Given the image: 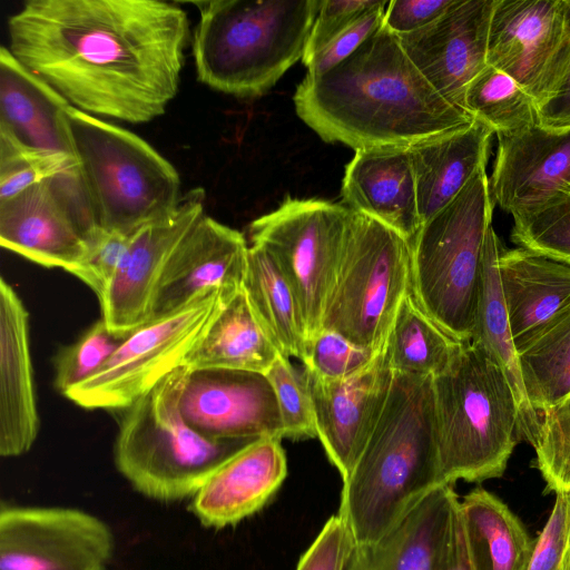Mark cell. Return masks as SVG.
Segmentation results:
<instances>
[{"instance_id": "obj_40", "label": "cell", "mask_w": 570, "mask_h": 570, "mask_svg": "<svg viewBox=\"0 0 570 570\" xmlns=\"http://www.w3.org/2000/svg\"><path fill=\"white\" fill-rule=\"evenodd\" d=\"M26 151L0 135V202L10 199L57 173L73 168Z\"/></svg>"}, {"instance_id": "obj_49", "label": "cell", "mask_w": 570, "mask_h": 570, "mask_svg": "<svg viewBox=\"0 0 570 570\" xmlns=\"http://www.w3.org/2000/svg\"><path fill=\"white\" fill-rule=\"evenodd\" d=\"M560 570H570V543L568 544L563 562Z\"/></svg>"}, {"instance_id": "obj_26", "label": "cell", "mask_w": 570, "mask_h": 570, "mask_svg": "<svg viewBox=\"0 0 570 570\" xmlns=\"http://www.w3.org/2000/svg\"><path fill=\"white\" fill-rule=\"evenodd\" d=\"M494 132L478 120L409 146L422 225L487 166Z\"/></svg>"}, {"instance_id": "obj_17", "label": "cell", "mask_w": 570, "mask_h": 570, "mask_svg": "<svg viewBox=\"0 0 570 570\" xmlns=\"http://www.w3.org/2000/svg\"><path fill=\"white\" fill-rule=\"evenodd\" d=\"M564 38V0H495L487 63L512 77L538 105Z\"/></svg>"}, {"instance_id": "obj_12", "label": "cell", "mask_w": 570, "mask_h": 570, "mask_svg": "<svg viewBox=\"0 0 570 570\" xmlns=\"http://www.w3.org/2000/svg\"><path fill=\"white\" fill-rule=\"evenodd\" d=\"M99 229L77 166L0 202L1 246L45 267L69 273Z\"/></svg>"}, {"instance_id": "obj_16", "label": "cell", "mask_w": 570, "mask_h": 570, "mask_svg": "<svg viewBox=\"0 0 570 570\" xmlns=\"http://www.w3.org/2000/svg\"><path fill=\"white\" fill-rule=\"evenodd\" d=\"M494 3L495 0H454L426 27L397 36L403 50L429 83L462 109L469 82L487 66Z\"/></svg>"}, {"instance_id": "obj_45", "label": "cell", "mask_w": 570, "mask_h": 570, "mask_svg": "<svg viewBox=\"0 0 570 570\" xmlns=\"http://www.w3.org/2000/svg\"><path fill=\"white\" fill-rule=\"evenodd\" d=\"M537 110L540 126L556 129L570 127V0H564V38L553 77Z\"/></svg>"}, {"instance_id": "obj_19", "label": "cell", "mask_w": 570, "mask_h": 570, "mask_svg": "<svg viewBox=\"0 0 570 570\" xmlns=\"http://www.w3.org/2000/svg\"><path fill=\"white\" fill-rule=\"evenodd\" d=\"M248 248L240 232L204 213L171 253L155 289L148 321L170 314L209 291H239Z\"/></svg>"}, {"instance_id": "obj_2", "label": "cell", "mask_w": 570, "mask_h": 570, "mask_svg": "<svg viewBox=\"0 0 570 570\" xmlns=\"http://www.w3.org/2000/svg\"><path fill=\"white\" fill-rule=\"evenodd\" d=\"M293 101L298 118L324 141L355 150L411 146L473 121L429 83L383 24L333 69L306 75Z\"/></svg>"}, {"instance_id": "obj_32", "label": "cell", "mask_w": 570, "mask_h": 570, "mask_svg": "<svg viewBox=\"0 0 570 570\" xmlns=\"http://www.w3.org/2000/svg\"><path fill=\"white\" fill-rule=\"evenodd\" d=\"M462 345L421 309L409 291L381 351L394 373L434 377L449 368Z\"/></svg>"}, {"instance_id": "obj_28", "label": "cell", "mask_w": 570, "mask_h": 570, "mask_svg": "<svg viewBox=\"0 0 570 570\" xmlns=\"http://www.w3.org/2000/svg\"><path fill=\"white\" fill-rule=\"evenodd\" d=\"M501 249L500 239L491 225L484 238L482 277L469 342L480 346L507 375L519 406L520 436L531 443L540 416L530 406L522 383L518 351L499 275Z\"/></svg>"}, {"instance_id": "obj_50", "label": "cell", "mask_w": 570, "mask_h": 570, "mask_svg": "<svg viewBox=\"0 0 570 570\" xmlns=\"http://www.w3.org/2000/svg\"><path fill=\"white\" fill-rule=\"evenodd\" d=\"M569 543H570V540H569Z\"/></svg>"}, {"instance_id": "obj_9", "label": "cell", "mask_w": 570, "mask_h": 570, "mask_svg": "<svg viewBox=\"0 0 570 570\" xmlns=\"http://www.w3.org/2000/svg\"><path fill=\"white\" fill-rule=\"evenodd\" d=\"M411 245L400 232L352 210L321 328L381 351L410 291Z\"/></svg>"}, {"instance_id": "obj_11", "label": "cell", "mask_w": 570, "mask_h": 570, "mask_svg": "<svg viewBox=\"0 0 570 570\" xmlns=\"http://www.w3.org/2000/svg\"><path fill=\"white\" fill-rule=\"evenodd\" d=\"M352 210L321 199L287 197L249 225L252 244L276 259L301 304L307 338L321 328Z\"/></svg>"}, {"instance_id": "obj_18", "label": "cell", "mask_w": 570, "mask_h": 570, "mask_svg": "<svg viewBox=\"0 0 570 570\" xmlns=\"http://www.w3.org/2000/svg\"><path fill=\"white\" fill-rule=\"evenodd\" d=\"M302 371L313 403L317 438L344 481L382 414L393 371L382 351L368 367L344 380L326 381L304 367Z\"/></svg>"}, {"instance_id": "obj_14", "label": "cell", "mask_w": 570, "mask_h": 570, "mask_svg": "<svg viewBox=\"0 0 570 570\" xmlns=\"http://www.w3.org/2000/svg\"><path fill=\"white\" fill-rule=\"evenodd\" d=\"M180 411L186 423L208 440L284 439L276 395L264 373L188 368Z\"/></svg>"}, {"instance_id": "obj_33", "label": "cell", "mask_w": 570, "mask_h": 570, "mask_svg": "<svg viewBox=\"0 0 570 570\" xmlns=\"http://www.w3.org/2000/svg\"><path fill=\"white\" fill-rule=\"evenodd\" d=\"M518 358L527 399L540 416L570 393V307L519 350Z\"/></svg>"}, {"instance_id": "obj_29", "label": "cell", "mask_w": 570, "mask_h": 570, "mask_svg": "<svg viewBox=\"0 0 570 570\" xmlns=\"http://www.w3.org/2000/svg\"><path fill=\"white\" fill-rule=\"evenodd\" d=\"M279 354L256 317L243 285L224 303L184 365L266 374Z\"/></svg>"}, {"instance_id": "obj_30", "label": "cell", "mask_w": 570, "mask_h": 570, "mask_svg": "<svg viewBox=\"0 0 570 570\" xmlns=\"http://www.w3.org/2000/svg\"><path fill=\"white\" fill-rule=\"evenodd\" d=\"M459 510L474 570H525L534 541L503 501L476 488Z\"/></svg>"}, {"instance_id": "obj_22", "label": "cell", "mask_w": 570, "mask_h": 570, "mask_svg": "<svg viewBox=\"0 0 570 570\" xmlns=\"http://www.w3.org/2000/svg\"><path fill=\"white\" fill-rule=\"evenodd\" d=\"M71 106L57 90L0 49V135L28 153L77 166L66 120Z\"/></svg>"}, {"instance_id": "obj_37", "label": "cell", "mask_w": 570, "mask_h": 570, "mask_svg": "<svg viewBox=\"0 0 570 570\" xmlns=\"http://www.w3.org/2000/svg\"><path fill=\"white\" fill-rule=\"evenodd\" d=\"M127 335L109 330L102 318L97 321L73 344L58 354L55 363L56 389L65 395L89 380L104 366Z\"/></svg>"}, {"instance_id": "obj_5", "label": "cell", "mask_w": 570, "mask_h": 570, "mask_svg": "<svg viewBox=\"0 0 570 570\" xmlns=\"http://www.w3.org/2000/svg\"><path fill=\"white\" fill-rule=\"evenodd\" d=\"M435 434L442 483L500 478L520 436V413L501 367L478 345L463 343L433 377Z\"/></svg>"}, {"instance_id": "obj_8", "label": "cell", "mask_w": 570, "mask_h": 570, "mask_svg": "<svg viewBox=\"0 0 570 570\" xmlns=\"http://www.w3.org/2000/svg\"><path fill=\"white\" fill-rule=\"evenodd\" d=\"M487 166L410 240V292L421 309L454 340L471 338L483 245L494 203Z\"/></svg>"}, {"instance_id": "obj_21", "label": "cell", "mask_w": 570, "mask_h": 570, "mask_svg": "<svg viewBox=\"0 0 570 570\" xmlns=\"http://www.w3.org/2000/svg\"><path fill=\"white\" fill-rule=\"evenodd\" d=\"M286 475L287 460L281 440H256L212 472L190 498V511L207 528L235 525L261 511Z\"/></svg>"}, {"instance_id": "obj_47", "label": "cell", "mask_w": 570, "mask_h": 570, "mask_svg": "<svg viewBox=\"0 0 570 570\" xmlns=\"http://www.w3.org/2000/svg\"><path fill=\"white\" fill-rule=\"evenodd\" d=\"M454 0L389 1L383 26L396 36L417 31L443 14Z\"/></svg>"}, {"instance_id": "obj_10", "label": "cell", "mask_w": 570, "mask_h": 570, "mask_svg": "<svg viewBox=\"0 0 570 570\" xmlns=\"http://www.w3.org/2000/svg\"><path fill=\"white\" fill-rule=\"evenodd\" d=\"M234 294L224 289L206 292L184 307L135 328L94 376L65 396L87 410L127 409L184 365Z\"/></svg>"}, {"instance_id": "obj_41", "label": "cell", "mask_w": 570, "mask_h": 570, "mask_svg": "<svg viewBox=\"0 0 570 570\" xmlns=\"http://www.w3.org/2000/svg\"><path fill=\"white\" fill-rule=\"evenodd\" d=\"M131 235L99 229L88 249L69 273L88 285L100 299L112 281Z\"/></svg>"}, {"instance_id": "obj_31", "label": "cell", "mask_w": 570, "mask_h": 570, "mask_svg": "<svg viewBox=\"0 0 570 570\" xmlns=\"http://www.w3.org/2000/svg\"><path fill=\"white\" fill-rule=\"evenodd\" d=\"M244 291L279 353L303 361L307 327L297 295L273 255L258 244L248 248Z\"/></svg>"}, {"instance_id": "obj_36", "label": "cell", "mask_w": 570, "mask_h": 570, "mask_svg": "<svg viewBox=\"0 0 570 570\" xmlns=\"http://www.w3.org/2000/svg\"><path fill=\"white\" fill-rule=\"evenodd\" d=\"M531 444L547 488L570 492V393L540 414Z\"/></svg>"}, {"instance_id": "obj_15", "label": "cell", "mask_w": 570, "mask_h": 570, "mask_svg": "<svg viewBox=\"0 0 570 570\" xmlns=\"http://www.w3.org/2000/svg\"><path fill=\"white\" fill-rule=\"evenodd\" d=\"M204 204V189L194 188L181 196L170 215L130 236L120 265L99 299L101 318L109 330L127 335L149 320L163 271L181 238L205 213Z\"/></svg>"}, {"instance_id": "obj_4", "label": "cell", "mask_w": 570, "mask_h": 570, "mask_svg": "<svg viewBox=\"0 0 570 570\" xmlns=\"http://www.w3.org/2000/svg\"><path fill=\"white\" fill-rule=\"evenodd\" d=\"M199 10L197 79L240 98L265 94L305 52L322 0H210Z\"/></svg>"}, {"instance_id": "obj_24", "label": "cell", "mask_w": 570, "mask_h": 570, "mask_svg": "<svg viewBox=\"0 0 570 570\" xmlns=\"http://www.w3.org/2000/svg\"><path fill=\"white\" fill-rule=\"evenodd\" d=\"M28 312L16 291L0 279V454L17 456L38 430Z\"/></svg>"}, {"instance_id": "obj_46", "label": "cell", "mask_w": 570, "mask_h": 570, "mask_svg": "<svg viewBox=\"0 0 570 570\" xmlns=\"http://www.w3.org/2000/svg\"><path fill=\"white\" fill-rule=\"evenodd\" d=\"M382 0H322V4L311 35L308 37L304 56L305 65L334 37L352 26L362 16L381 3Z\"/></svg>"}, {"instance_id": "obj_42", "label": "cell", "mask_w": 570, "mask_h": 570, "mask_svg": "<svg viewBox=\"0 0 570 570\" xmlns=\"http://www.w3.org/2000/svg\"><path fill=\"white\" fill-rule=\"evenodd\" d=\"M387 3L382 0L377 7L327 42L305 63L306 75L321 76L352 56L382 27Z\"/></svg>"}, {"instance_id": "obj_39", "label": "cell", "mask_w": 570, "mask_h": 570, "mask_svg": "<svg viewBox=\"0 0 570 570\" xmlns=\"http://www.w3.org/2000/svg\"><path fill=\"white\" fill-rule=\"evenodd\" d=\"M379 353L357 346L334 331L320 328L307 338L302 362L320 379L338 381L368 367Z\"/></svg>"}, {"instance_id": "obj_3", "label": "cell", "mask_w": 570, "mask_h": 570, "mask_svg": "<svg viewBox=\"0 0 570 570\" xmlns=\"http://www.w3.org/2000/svg\"><path fill=\"white\" fill-rule=\"evenodd\" d=\"M442 485L433 377L393 372L382 414L343 481L337 514L356 546L372 544Z\"/></svg>"}, {"instance_id": "obj_27", "label": "cell", "mask_w": 570, "mask_h": 570, "mask_svg": "<svg viewBox=\"0 0 570 570\" xmlns=\"http://www.w3.org/2000/svg\"><path fill=\"white\" fill-rule=\"evenodd\" d=\"M458 502L453 485L436 488L381 540L355 546L346 570H438Z\"/></svg>"}, {"instance_id": "obj_43", "label": "cell", "mask_w": 570, "mask_h": 570, "mask_svg": "<svg viewBox=\"0 0 570 570\" xmlns=\"http://www.w3.org/2000/svg\"><path fill=\"white\" fill-rule=\"evenodd\" d=\"M355 546L350 528L336 513L303 553L296 570H346Z\"/></svg>"}, {"instance_id": "obj_13", "label": "cell", "mask_w": 570, "mask_h": 570, "mask_svg": "<svg viewBox=\"0 0 570 570\" xmlns=\"http://www.w3.org/2000/svg\"><path fill=\"white\" fill-rule=\"evenodd\" d=\"M114 548L110 528L82 510L1 507L0 570H104Z\"/></svg>"}, {"instance_id": "obj_1", "label": "cell", "mask_w": 570, "mask_h": 570, "mask_svg": "<svg viewBox=\"0 0 570 570\" xmlns=\"http://www.w3.org/2000/svg\"><path fill=\"white\" fill-rule=\"evenodd\" d=\"M8 33L10 52L72 107L141 124L178 91L189 20L158 0H28Z\"/></svg>"}, {"instance_id": "obj_23", "label": "cell", "mask_w": 570, "mask_h": 570, "mask_svg": "<svg viewBox=\"0 0 570 570\" xmlns=\"http://www.w3.org/2000/svg\"><path fill=\"white\" fill-rule=\"evenodd\" d=\"M344 206L394 228L411 240L422 226L409 146L355 150L346 165Z\"/></svg>"}, {"instance_id": "obj_44", "label": "cell", "mask_w": 570, "mask_h": 570, "mask_svg": "<svg viewBox=\"0 0 570 570\" xmlns=\"http://www.w3.org/2000/svg\"><path fill=\"white\" fill-rule=\"evenodd\" d=\"M569 540L570 492H558L549 519L534 541L525 570H560Z\"/></svg>"}, {"instance_id": "obj_25", "label": "cell", "mask_w": 570, "mask_h": 570, "mask_svg": "<svg viewBox=\"0 0 570 570\" xmlns=\"http://www.w3.org/2000/svg\"><path fill=\"white\" fill-rule=\"evenodd\" d=\"M499 275L517 351L570 307V265L517 247L501 249Z\"/></svg>"}, {"instance_id": "obj_48", "label": "cell", "mask_w": 570, "mask_h": 570, "mask_svg": "<svg viewBox=\"0 0 570 570\" xmlns=\"http://www.w3.org/2000/svg\"><path fill=\"white\" fill-rule=\"evenodd\" d=\"M459 503L460 500L454 510L449 538L438 570H474L459 510Z\"/></svg>"}, {"instance_id": "obj_35", "label": "cell", "mask_w": 570, "mask_h": 570, "mask_svg": "<svg viewBox=\"0 0 570 570\" xmlns=\"http://www.w3.org/2000/svg\"><path fill=\"white\" fill-rule=\"evenodd\" d=\"M512 218L514 244L570 265V193L557 194Z\"/></svg>"}, {"instance_id": "obj_34", "label": "cell", "mask_w": 570, "mask_h": 570, "mask_svg": "<svg viewBox=\"0 0 570 570\" xmlns=\"http://www.w3.org/2000/svg\"><path fill=\"white\" fill-rule=\"evenodd\" d=\"M464 109L497 136L539 124L535 100L512 77L488 63L469 82Z\"/></svg>"}, {"instance_id": "obj_20", "label": "cell", "mask_w": 570, "mask_h": 570, "mask_svg": "<svg viewBox=\"0 0 570 570\" xmlns=\"http://www.w3.org/2000/svg\"><path fill=\"white\" fill-rule=\"evenodd\" d=\"M489 186L494 205L511 215L570 193V127L535 124L498 136Z\"/></svg>"}, {"instance_id": "obj_6", "label": "cell", "mask_w": 570, "mask_h": 570, "mask_svg": "<svg viewBox=\"0 0 570 570\" xmlns=\"http://www.w3.org/2000/svg\"><path fill=\"white\" fill-rule=\"evenodd\" d=\"M66 120L78 176L100 229L132 235L176 209L179 175L147 141L72 106Z\"/></svg>"}, {"instance_id": "obj_38", "label": "cell", "mask_w": 570, "mask_h": 570, "mask_svg": "<svg viewBox=\"0 0 570 570\" xmlns=\"http://www.w3.org/2000/svg\"><path fill=\"white\" fill-rule=\"evenodd\" d=\"M275 395L284 438L303 440L317 436L315 415L303 371L279 354L266 372Z\"/></svg>"}, {"instance_id": "obj_7", "label": "cell", "mask_w": 570, "mask_h": 570, "mask_svg": "<svg viewBox=\"0 0 570 570\" xmlns=\"http://www.w3.org/2000/svg\"><path fill=\"white\" fill-rule=\"evenodd\" d=\"M187 372L185 365L175 368L125 409L115 442L118 471L160 502L191 498L218 465L256 441H213L194 431L180 411Z\"/></svg>"}]
</instances>
